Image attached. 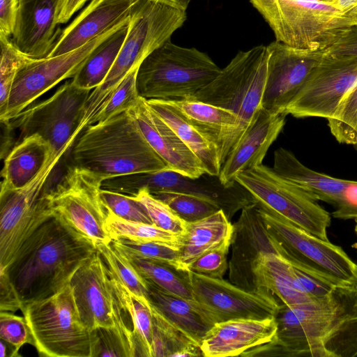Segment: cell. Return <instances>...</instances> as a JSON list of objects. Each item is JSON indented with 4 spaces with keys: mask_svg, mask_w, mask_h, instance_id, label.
I'll return each mask as SVG.
<instances>
[{
    "mask_svg": "<svg viewBox=\"0 0 357 357\" xmlns=\"http://www.w3.org/2000/svg\"><path fill=\"white\" fill-rule=\"evenodd\" d=\"M96 245L55 215L22 245L3 271L23 305L50 297L70 284Z\"/></svg>",
    "mask_w": 357,
    "mask_h": 357,
    "instance_id": "obj_1",
    "label": "cell"
},
{
    "mask_svg": "<svg viewBox=\"0 0 357 357\" xmlns=\"http://www.w3.org/2000/svg\"><path fill=\"white\" fill-rule=\"evenodd\" d=\"M71 162L104 180L169 169L127 111L86 128L73 146Z\"/></svg>",
    "mask_w": 357,
    "mask_h": 357,
    "instance_id": "obj_2",
    "label": "cell"
},
{
    "mask_svg": "<svg viewBox=\"0 0 357 357\" xmlns=\"http://www.w3.org/2000/svg\"><path fill=\"white\" fill-rule=\"evenodd\" d=\"M187 17L186 10L168 4L137 0L128 30L117 58L103 82L93 89L85 106L81 128L84 130L99 109L124 77L179 29Z\"/></svg>",
    "mask_w": 357,
    "mask_h": 357,
    "instance_id": "obj_3",
    "label": "cell"
},
{
    "mask_svg": "<svg viewBox=\"0 0 357 357\" xmlns=\"http://www.w3.org/2000/svg\"><path fill=\"white\" fill-rule=\"evenodd\" d=\"M268 57V47L263 45L239 51L213 81L188 98L222 107L238 116L236 129L219 153L222 165L262 107Z\"/></svg>",
    "mask_w": 357,
    "mask_h": 357,
    "instance_id": "obj_4",
    "label": "cell"
},
{
    "mask_svg": "<svg viewBox=\"0 0 357 357\" xmlns=\"http://www.w3.org/2000/svg\"><path fill=\"white\" fill-rule=\"evenodd\" d=\"M221 68L206 53L167 40L140 64L136 78L146 100L188 99L208 84Z\"/></svg>",
    "mask_w": 357,
    "mask_h": 357,
    "instance_id": "obj_5",
    "label": "cell"
},
{
    "mask_svg": "<svg viewBox=\"0 0 357 357\" xmlns=\"http://www.w3.org/2000/svg\"><path fill=\"white\" fill-rule=\"evenodd\" d=\"M343 310L339 288L322 299L294 305L281 303L275 316L277 332L273 340L243 356L331 357L325 342Z\"/></svg>",
    "mask_w": 357,
    "mask_h": 357,
    "instance_id": "obj_6",
    "label": "cell"
},
{
    "mask_svg": "<svg viewBox=\"0 0 357 357\" xmlns=\"http://www.w3.org/2000/svg\"><path fill=\"white\" fill-rule=\"evenodd\" d=\"M21 311L40 356L93 357L92 331L80 319L70 284L50 297L24 304Z\"/></svg>",
    "mask_w": 357,
    "mask_h": 357,
    "instance_id": "obj_7",
    "label": "cell"
},
{
    "mask_svg": "<svg viewBox=\"0 0 357 357\" xmlns=\"http://www.w3.org/2000/svg\"><path fill=\"white\" fill-rule=\"evenodd\" d=\"M92 90L66 82L49 98L26 108L5 123L8 130L19 131V139L38 135L50 145L54 156H62L82 132L85 106ZM15 143V144H16Z\"/></svg>",
    "mask_w": 357,
    "mask_h": 357,
    "instance_id": "obj_8",
    "label": "cell"
},
{
    "mask_svg": "<svg viewBox=\"0 0 357 357\" xmlns=\"http://www.w3.org/2000/svg\"><path fill=\"white\" fill-rule=\"evenodd\" d=\"M61 157H53L28 184L0 192V271L10 264L24 242L54 215L48 191V178Z\"/></svg>",
    "mask_w": 357,
    "mask_h": 357,
    "instance_id": "obj_9",
    "label": "cell"
},
{
    "mask_svg": "<svg viewBox=\"0 0 357 357\" xmlns=\"http://www.w3.org/2000/svg\"><path fill=\"white\" fill-rule=\"evenodd\" d=\"M256 204L268 231L282 245L280 256L293 266L317 269L349 287L357 284V264L340 246L322 240L275 211Z\"/></svg>",
    "mask_w": 357,
    "mask_h": 357,
    "instance_id": "obj_10",
    "label": "cell"
},
{
    "mask_svg": "<svg viewBox=\"0 0 357 357\" xmlns=\"http://www.w3.org/2000/svg\"><path fill=\"white\" fill-rule=\"evenodd\" d=\"M235 181L247 190L259 204L275 211L294 224L329 241L331 216L315 199L261 165L237 174Z\"/></svg>",
    "mask_w": 357,
    "mask_h": 357,
    "instance_id": "obj_11",
    "label": "cell"
},
{
    "mask_svg": "<svg viewBox=\"0 0 357 357\" xmlns=\"http://www.w3.org/2000/svg\"><path fill=\"white\" fill-rule=\"evenodd\" d=\"M103 180L91 171L70 165L48 191L54 214L96 245L112 241L106 228L107 211L100 198Z\"/></svg>",
    "mask_w": 357,
    "mask_h": 357,
    "instance_id": "obj_12",
    "label": "cell"
},
{
    "mask_svg": "<svg viewBox=\"0 0 357 357\" xmlns=\"http://www.w3.org/2000/svg\"><path fill=\"white\" fill-rule=\"evenodd\" d=\"M129 20L130 16L73 51L45 59H33L22 66L16 75L6 112L0 117L1 122L7 123L58 83L73 77L91 53Z\"/></svg>",
    "mask_w": 357,
    "mask_h": 357,
    "instance_id": "obj_13",
    "label": "cell"
},
{
    "mask_svg": "<svg viewBox=\"0 0 357 357\" xmlns=\"http://www.w3.org/2000/svg\"><path fill=\"white\" fill-rule=\"evenodd\" d=\"M205 174L192 178L165 169L106 178L101 188L129 196H135L143 188L151 193L176 192L194 195L216 202L229 220L237 211L256 202L250 193L237 182L226 188L219 179L215 181L204 178Z\"/></svg>",
    "mask_w": 357,
    "mask_h": 357,
    "instance_id": "obj_14",
    "label": "cell"
},
{
    "mask_svg": "<svg viewBox=\"0 0 357 357\" xmlns=\"http://www.w3.org/2000/svg\"><path fill=\"white\" fill-rule=\"evenodd\" d=\"M70 285L82 323L90 331L100 327L119 328L135 351L130 317L115 293L108 267L98 250L76 271Z\"/></svg>",
    "mask_w": 357,
    "mask_h": 357,
    "instance_id": "obj_15",
    "label": "cell"
},
{
    "mask_svg": "<svg viewBox=\"0 0 357 357\" xmlns=\"http://www.w3.org/2000/svg\"><path fill=\"white\" fill-rule=\"evenodd\" d=\"M283 43L310 51H324L347 28L357 25V12L343 13L320 0H279Z\"/></svg>",
    "mask_w": 357,
    "mask_h": 357,
    "instance_id": "obj_16",
    "label": "cell"
},
{
    "mask_svg": "<svg viewBox=\"0 0 357 357\" xmlns=\"http://www.w3.org/2000/svg\"><path fill=\"white\" fill-rule=\"evenodd\" d=\"M356 82L357 56L324 54L285 114L297 118L331 119Z\"/></svg>",
    "mask_w": 357,
    "mask_h": 357,
    "instance_id": "obj_17",
    "label": "cell"
},
{
    "mask_svg": "<svg viewBox=\"0 0 357 357\" xmlns=\"http://www.w3.org/2000/svg\"><path fill=\"white\" fill-rule=\"evenodd\" d=\"M188 271L194 299L215 324L235 319L274 317L281 302L270 291H249L223 278H213Z\"/></svg>",
    "mask_w": 357,
    "mask_h": 357,
    "instance_id": "obj_18",
    "label": "cell"
},
{
    "mask_svg": "<svg viewBox=\"0 0 357 357\" xmlns=\"http://www.w3.org/2000/svg\"><path fill=\"white\" fill-rule=\"evenodd\" d=\"M267 47L269 57L261 106L271 113L286 114L324 52L298 49L277 40Z\"/></svg>",
    "mask_w": 357,
    "mask_h": 357,
    "instance_id": "obj_19",
    "label": "cell"
},
{
    "mask_svg": "<svg viewBox=\"0 0 357 357\" xmlns=\"http://www.w3.org/2000/svg\"><path fill=\"white\" fill-rule=\"evenodd\" d=\"M231 246L229 282L249 291L259 290L255 283L252 265L261 253L279 255V243L266 227L256 202L241 210L233 225Z\"/></svg>",
    "mask_w": 357,
    "mask_h": 357,
    "instance_id": "obj_20",
    "label": "cell"
},
{
    "mask_svg": "<svg viewBox=\"0 0 357 357\" xmlns=\"http://www.w3.org/2000/svg\"><path fill=\"white\" fill-rule=\"evenodd\" d=\"M127 112L169 169L192 178L206 174L200 160L149 105L146 99L139 97L137 104Z\"/></svg>",
    "mask_w": 357,
    "mask_h": 357,
    "instance_id": "obj_21",
    "label": "cell"
},
{
    "mask_svg": "<svg viewBox=\"0 0 357 357\" xmlns=\"http://www.w3.org/2000/svg\"><path fill=\"white\" fill-rule=\"evenodd\" d=\"M286 116L261 107L221 167L218 178L223 186H233L238 174L262 165L268 148L283 129Z\"/></svg>",
    "mask_w": 357,
    "mask_h": 357,
    "instance_id": "obj_22",
    "label": "cell"
},
{
    "mask_svg": "<svg viewBox=\"0 0 357 357\" xmlns=\"http://www.w3.org/2000/svg\"><path fill=\"white\" fill-rule=\"evenodd\" d=\"M61 0H19V8L11 41L27 56L47 58L61 29L57 28Z\"/></svg>",
    "mask_w": 357,
    "mask_h": 357,
    "instance_id": "obj_23",
    "label": "cell"
},
{
    "mask_svg": "<svg viewBox=\"0 0 357 357\" xmlns=\"http://www.w3.org/2000/svg\"><path fill=\"white\" fill-rule=\"evenodd\" d=\"M276 332L275 317L231 319L215 324L203 339L200 349L205 357L242 356L246 351L272 341Z\"/></svg>",
    "mask_w": 357,
    "mask_h": 357,
    "instance_id": "obj_24",
    "label": "cell"
},
{
    "mask_svg": "<svg viewBox=\"0 0 357 357\" xmlns=\"http://www.w3.org/2000/svg\"><path fill=\"white\" fill-rule=\"evenodd\" d=\"M137 0H91L60 32L48 57L73 51L129 17Z\"/></svg>",
    "mask_w": 357,
    "mask_h": 357,
    "instance_id": "obj_25",
    "label": "cell"
},
{
    "mask_svg": "<svg viewBox=\"0 0 357 357\" xmlns=\"http://www.w3.org/2000/svg\"><path fill=\"white\" fill-rule=\"evenodd\" d=\"M146 282L150 304L200 347L205 335L215 324L207 312L195 300L170 294Z\"/></svg>",
    "mask_w": 357,
    "mask_h": 357,
    "instance_id": "obj_26",
    "label": "cell"
},
{
    "mask_svg": "<svg viewBox=\"0 0 357 357\" xmlns=\"http://www.w3.org/2000/svg\"><path fill=\"white\" fill-rule=\"evenodd\" d=\"M53 157L60 156H54L50 144L38 135L28 136L15 144L4 159L1 190L24 187Z\"/></svg>",
    "mask_w": 357,
    "mask_h": 357,
    "instance_id": "obj_27",
    "label": "cell"
},
{
    "mask_svg": "<svg viewBox=\"0 0 357 357\" xmlns=\"http://www.w3.org/2000/svg\"><path fill=\"white\" fill-rule=\"evenodd\" d=\"M272 169L280 177L304 190L316 200L335 206L347 180L312 170L288 149H278L274 153Z\"/></svg>",
    "mask_w": 357,
    "mask_h": 357,
    "instance_id": "obj_28",
    "label": "cell"
},
{
    "mask_svg": "<svg viewBox=\"0 0 357 357\" xmlns=\"http://www.w3.org/2000/svg\"><path fill=\"white\" fill-rule=\"evenodd\" d=\"M165 101L212 141L218 155L238 125V116L234 112L212 104L190 99Z\"/></svg>",
    "mask_w": 357,
    "mask_h": 357,
    "instance_id": "obj_29",
    "label": "cell"
},
{
    "mask_svg": "<svg viewBox=\"0 0 357 357\" xmlns=\"http://www.w3.org/2000/svg\"><path fill=\"white\" fill-rule=\"evenodd\" d=\"M233 225L222 209L201 220L187 222L182 238L180 261L183 270L204 253L231 241Z\"/></svg>",
    "mask_w": 357,
    "mask_h": 357,
    "instance_id": "obj_30",
    "label": "cell"
},
{
    "mask_svg": "<svg viewBox=\"0 0 357 357\" xmlns=\"http://www.w3.org/2000/svg\"><path fill=\"white\" fill-rule=\"evenodd\" d=\"M291 267L289 262L277 254H260L252 265L257 289L270 291L282 303L287 305H298L315 300L295 287Z\"/></svg>",
    "mask_w": 357,
    "mask_h": 357,
    "instance_id": "obj_31",
    "label": "cell"
},
{
    "mask_svg": "<svg viewBox=\"0 0 357 357\" xmlns=\"http://www.w3.org/2000/svg\"><path fill=\"white\" fill-rule=\"evenodd\" d=\"M146 101L200 160L206 174L212 176H219L222 164L216 145L185 121L165 100H146Z\"/></svg>",
    "mask_w": 357,
    "mask_h": 357,
    "instance_id": "obj_32",
    "label": "cell"
},
{
    "mask_svg": "<svg viewBox=\"0 0 357 357\" xmlns=\"http://www.w3.org/2000/svg\"><path fill=\"white\" fill-rule=\"evenodd\" d=\"M109 274L115 293L128 312L132 324L135 356L153 357V323L149 301L131 292L109 269Z\"/></svg>",
    "mask_w": 357,
    "mask_h": 357,
    "instance_id": "obj_33",
    "label": "cell"
},
{
    "mask_svg": "<svg viewBox=\"0 0 357 357\" xmlns=\"http://www.w3.org/2000/svg\"><path fill=\"white\" fill-rule=\"evenodd\" d=\"M128 23L114 33L91 53L72 77L71 81L75 86L93 90L103 82L126 39Z\"/></svg>",
    "mask_w": 357,
    "mask_h": 357,
    "instance_id": "obj_34",
    "label": "cell"
},
{
    "mask_svg": "<svg viewBox=\"0 0 357 357\" xmlns=\"http://www.w3.org/2000/svg\"><path fill=\"white\" fill-rule=\"evenodd\" d=\"M344 310L325 347L331 357L357 356V284L339 289Z\"/></svg>",
    "mask_w": 357,
    "mask_h": 357,
    "instance_id": "obj_35",
    "label": "cell"
},
{
    "mask_svg": "<svg viewBox=\"0 0 357 357\" xmlns=\"http://www.w3.org/2000/svg\"><path fill=\"white\" fill-rule=\"evenodd\" d=\"M151 305V304H150ZM153 314V357L203 356L200 347L151 305Z\"/></svg>",
    "mask_w": 357,
    "mask_h": 357,
    "instance_id": "obj_36",
    "label": "cell"
},
{
    "mask_svg": "<svg viewBox=\"0 0 357 357\" xmlns=\"http://www.w3.org/2000/svg\"><path fill=\"white\" fill-rule=\"evenodd\" d=\"M125 255L145 280L170 294L195 300L187 270H179L167 264Z\"/></svg>",
    "mask_w": 357,
    "mask_h": 357,
    "instance_id": "obj_37",
    "label": "cell"
},
{
    "mask_svg": "<svg viewBox=\"0 0 357 357\" xmlns=\"http://www.w3.org/2000/svg\"><path fill=\"white\" fill-rule=\"evenodd\" d=\"M106 228L112 238L137 242H162L180 248L183 236L153 224L126 220L107 211Z\"/></svg>",
    "mask_w": 357,
    "mask_h": 357,
    "instance_id": "obj_38",
    "label": "cell"
},
{
    "mask_svg": "<svg viewBox=\"0 0 357 357\" xmlns=\"http://www.w3.org/2000/svg\"><path fill=\"white\" fill-rule=\"evenodd\" d=\"M96 247L107 266L118 280L131 292L149 301L147 282L139 275L126 255L111 242L97 244Z\"/></svg>",
    "mask_w": 357,
    "mask_h": 357,
    "instance_id": "obj_39",
    "label": "cell"
},
{
    "mask_svg": "<svg viewBox=\"0 0 357 357\" xmlns=\"http://www.w3.org/2000/svg\"><path fill=\"white\" fill-rule=\"evenodd\" d=\"M166 203L181 219L192 222L222 209L215 202L202 197L176 192L151 193Z\"/></svg>",
    "mask_w": 357,
    "mask_h": 357,
    "instance_id": "obj_40",
    "label": "cell"
},
{
    "mask_svg": "<svg viewBox=\"0 0 357 357\" xmlns=\"http://www.w3.org/2000/svg\"><path fill=\"white\" fill-rule=\"evenodd\" d=\"M111 243L125 255L158 261L183 270L180 261L179 248L162 242H137L124 238L112 239Z\"/></svg>",
    "mask_w": 357,
    "mask_h": 357,
    "instance_id": "obj_41",
    "label": "cell"
},
{
    "mask_svg": "<svg viewBox=\"0 0 357 357\" xmlns=\"http://www.w3.org/2000/svg\"><path fill=\"white\" fill-rule=\"evenodd\" d=\"M0 117L6 112L12 86L20 69L32 58L19 51L9 37L0 34Z\"/></svg>",
    "mask_w": 357,
    "mask_h": 357,
    "instance_id": "obj_42",
    "label": "cell"
},
{
    "mask_svg": "<svg viewBox=\"0 0 357 357\" xmlns=\"http://www.w3.org/2000/svg\"><path fill=\"white\" fill-rule=\"evenodd\" d=\"M138 68L132 70L124 77L99 109L89 126L107 121L129 110L137 104L140 97L136 84Z\"/></svg>",
    "mask_w": 357,
    "mask_h": 357,
    "instance_id": "obj_43",
    "label": "cell"
},
{
    "mask_svg": "<svg viewBox=\"0 0 357 357\" xmlns=\"http://www.w3.org/2000/svg\"><path fill=\"white\" fill-rule=\"evenodd\" d=\"M327 120L331 134L339 143L357 146V82L335 114Z\"/></svg>",
    "mask_w": 357,
    "mask_h": 357,
    "instance_id": "obj_44",
    "label": "cell"
},
{
    "mask_svg": "<svg viewBox=\"0 0 357 357\" xmlns=\"http://www.w3.org/2000/svg\"><path fill=\"white\" fill-rule=\"evenodd\" d=\"M133 197L145 208L153 225L176 235L181 236L185 235L187 222L166 203L155 197L144 188L139 190Z\"/></svg>",
    "mask_w": 357,
    "mask_h": 357,
    "instance_id": "obj_45",
    "label": "cell"
},
{
    "mask_svg": "<svg viewBox=\"0 0 357 357\" xmlns=\"http://www.w3.org/2000/svg\"><path fill=\"white\" fill-rule=\"evenodd\" d=\"M92 335L93 357H135L130 342L119 328L100 327L93 330Z\"/></svg>",
    "mask_w": 357,
    "mask_h": 357,
    "instance_id": "obj_46",
    "label": "cell"
},
{
    "mask_svg": "<svg viewBox=\"0 0 357 357\" xmlns=\"http://www.w3.org/2000/svg\"><path fill=\"white\" fill-rule=\"evenodd\" d=\"M100 198L106 211L126 220L153 224L145 208L133 196L101 188Z\"/></svg>",
    "mask_w": 357,
    "mask_h": 357,
    "instance_id": "obj_47",
    "label": "cell"
},
{
    "mask_svg": "<svg viewBox=\"0 0 357 357\" xmlns=\"http://www.w3.org/2000/svg\"><path fill=\"white\" fill-rule=\"evenodd\" d=\"M0 339L8 345L10 357L19 356L20 348L25 344L34 346L25 318L9 312H0Z\"/></svg>",
    "mask_w": 357,
    "mask_h": 357,
    "instance_id": "obj_48",
    "label": "cell"
},
{
    "mask_svg": "<svg viewBox=\"0 0 357 357\" xmlns=\"http://www.w3.org/2000/svg\"><path fill=\"white\" fill-rule=\"evenodd\" d=\"M231 241L211 250L187 266V270L213 278H222L229 268L227 254Z\"/></svg>",
    "mask_w": 357,
    "mask_h": 357,
    "instance_id": "obj_49",
    "label": "cell"
},
{
    "mask_svg": "<svg viewBox=\"0 0 357 357\" xmlns=\"http://www.w3.org/2000/svg\"><path fill=\"white\" fill-rule=\"evenodd\" d=\"M273 30L276 40L283 43L284 31L279 0H250Z\"/></svg>",
    "mask_w": 357,
    "mask_h": 357,
    "instance_id": "obj_50",
    "label": "cell"
},
{
    "mask_svg": "<svg viewBox=\"0 0 357 357\" xmlns=\"http://www.w3.org/2000/svg\"><path fill=\"white\" fill-rule=\"evenodd\" d=\"M333 216L337 219H357V181L347 180L340 192Z\"/></svg>",
    "mask_w": 357,
    "mask_h": 357,
    "instance_id": "obj_51",
    "label": "cell"
},
{
    "mask_svg": "<svg viewBox=\"0 0 357 357\" xmlns=\"http://www.w3.org/2000/svg\"><path fill=\"white\" fill-rule=\"evenodd\" d=\"M324 52L331 56H357V25L345 29L340 37Z\"/></svg>",
    "mask_w": 357,
    "mask_h": 357,
    "instance_id": "obj_52",
    "label": "cell"
},
{
    "mask_svg": "<svg viewBox=\"0 0 357 357\" xmlns=\"http://www.w3.org/2000/svg\"><path fill=\"white\" fill-rule=\"evenodd\" d=\"M22 307L23 303L8 275L5 271H0L1 311L14 313L17 310H22Z\"/></svg>",
    "mask_w": 357,
    "mask_h": 357,
    "instance_id": "obj_53",
    "label": "cell"
},
{
    "mask_svg": "<svg viewBox=\"0 0 357 357\" xmlns=\"http://www.w3.org/2000/svg\"><path fill=\"white\" fill-rule=\"evenodd\" d=\"M19 8V0H0V34L13 35Z\"/></svg>",
    "mask_w": 357,
    "mask_h": 357,
    "instance_id": "obj_54",
    "label": "cell"
},
{
    "mask_svg": "<svg viewBox=\"0 0 357 357\" xmlns=\"http://www.w3.org/2000/svg\"><path fill=\"white\" fill-rule=\"evenodd\" d=\"M89 0H61L58 10L57 23L68 22Z\"/></svg>",
    "mask_w": 357,
    "mask_h": 357,
    "instance_id": "obj_55",
    "label": "cell"
},
{
    "mask_svg": "<svg viewBox=\"0 0 357 357\" xmlns=\"http://www.w3.org/2000/svg\"><path fill=\"white\" fill-rule=\"evenodd\" d=\"M343 13L357 12V0H325Z\"/></svg>",
    "mask_w": 357,
    "mask_h": 357,
    "instance_id": "obj_56",
    "label": "cell"
},
{
    "mask_svg": "<svg viewBox=\"0 0 357 357\" xmlns=\"http://www.w3.org/2000/svg\"><path fill=\"white\" fill-rule=\"evenodd\" d=\"M158 2L164 3L169 6L182 9L187 10L191 0H151Z\"/></svg>",
    "mask_w": 357,
    "mask_h": 357,
    "instance_id": "obj_57",
    "label": "cell"
},
{
    "mask_svg": "<svg viewBox=\"0 0 357 357\" xmlns=\"http://www.w3.org/2000/svg\"><path fill=\"white\" fill-rule=\"evenodd\" d=\"M0 356L1 357H6L8 356L7 352L8 351L7 349L8 348V345L2 340L0 342Z\"/></svg>",
    "mask_w": 357,
    "mask_h": 357,
    "instance_id": "obj_58",
    "label": "cell"
},
{
    "mask_svg": "<svg viewBox=\"0 0 357 357\" xmlns=\"http://www.w3.org/2000/svg\"><path fill=\"white\" fill-rule=\"evenodd\" d=\"M355 221H356L355 232H356V234L357 236V219L355 220ZM352 248L357 249V242L352 245Z\"/></svg>",
    "mask_w": 357,
    "mask_h": 357,
    "instance_id": "obj_59",
    "label": "cell"
},
{
    "mask_svg": "<svg viewBox=\"0 0 357 357\" xmlns=\"http://www.w3.org/2000/svg\"><path fill=\"white\" fill-rule=\"evenodd\" d=\"M320 1H324L325 0H320Z\"/></svg>",
    "mask_w": 357,
    "mask_h": 357,
    "instance_id": "obj_60",
    "label": "cell"
}]
</instances>
